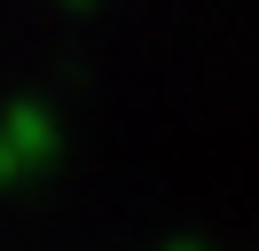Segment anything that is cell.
Segmentation results:
<instances>
[{
  "label": "cell",
  "mask_w": 259,
  "mask_h": 251,
  "mask_svg": "<svg viewBox=\"0 0 259 251\" xmlns=\"http://www.w3.org/2000/svg\"><path fill=\"white\" fill-rule=\"evenodd\" d=\"M48 149H55V134H48V110L16 102L8 118H0V188H8V181H24V173H32Z\"/></svg>",
  "instance_id": "cell-1"
}]
</instances>
